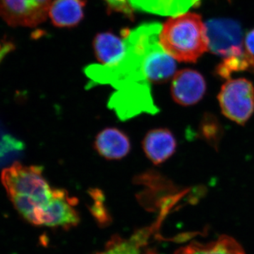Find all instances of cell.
<instances>
[{"instance_id":"ba28073f","label":"cell","mask_w":254,"mask_h":254,"mask_svg":"<svg viewBox=\"0 0 254 254\" xmlns=\"http://www.w3.org/2000/svg\"><path fill=\"white\" fill-rule=\"evenodd\" d=\"M77 200L70 197L64 190L54 189L53 195L48 204L40 215L38 226L62 227L68 229L79 223V215L75 209Z\"/></svg>"},{"instance_id":"9a60e30c","label":"cell","mask_w":254,"mask_h":254,"mask_svg":"<svg viewBox=\"0 0 254 254\" xmlns=\"http://www.w3.org/2000/svg\"><path fill=\"white\" fill-rule=\"evenodd\" d=\"M175 254H246L240 243L233 237L223 235L208 243L191 242L177 251Z\"/></svg>"},{"instance_id":"8fae6325","label":"cell","mask_w":254,"mask_h":254,"mask_svg":"<svg viewBox=\"0 0 254 254\" xmlns=\"http://www.w3.org/2000/svg\"><path fill=\"white\" fill-rule=\"evenodd\" d=\"M95 148L104 158L120 160L129 153L131 143L128 137L121 130L107 128L96 136Z\"/></svg>"},{"instance_id":"30bf717a","label":"cell","mask_w":254,"mask_h":254,"mask_svg":"<svg viewBox=\"0 0 254 254\" xmlns=\"http://www.w3.org/2000/svg\"><path fill=\"white\" fill-rule=\"evenodd\" d=\"M142 145L147 158L155 165H160L174 154L177 141L170 130L157 128L148 132Z\"/></svg>"},{"instance_id":"d6986e66","label":"cell","mask_w":254,"mask_h":254,"mask_svg":"<svg viewBox=\"0 0 254 254\" xmlns=\"http://www.w3.org/2000/svg\"><path fill=\"white\" fill-rule=\"evenodd\" d=\"M245 45L247 50L254 56V29L249 32L246 36Z\"/></svg>"},{"instance_id":"2e32d148","label":"cell","mask_w":254,"mask_h":254,"mask_svg":"<svg viewBox=\"0 0 254 254\" xmlns=\"http://www.w3.org/2000/svg\"><path fill=\"white\" fill-rule=\"evenodd\" d=\"M97 59L101 64L112 65L123 58L125 52L123 38L113 33H100L93 42Z\"/></svg>"},{"instance_id":"7c38bea8","label":"cell","mask_w":254,"mask_h":254,"mask_svg":"<svg viewBox=\"0 0 254 254\" xmlns=\"http://www.w3.org/2000/svg\"><path fill=\"white\" fill-rule=\"evenodd\" d=\"M152 233L153 227H145L128 239L113 237L104 250L95 254H157L153 250L145 248Z\"/></svg>"},{"instance_id":"e0dca14e","label":"cell","mask_w":254,"mask_h":254,"mask_svg":"<svg viewBox=\"0 0 254 254\" xmlns=\"http://www.w3.org/2000/svg\"><path fill=\"white\" fill-rule=\"evenodd\" d=\"M242 71H254V56L248 50L240 56L224 58L216 68L219 76L226 79H230L232 73Z\"/></svg>"},{"instance_id":"3957f363","label":"cell","mask_w":254,"mask_h":254,"mask_svg":"<svg viewBox=\"0 0 254 254\" xmlns=\"http://www.w3.org/2000/svg\"><path fill=\"white\" fill-rule=\"evenodd\" d=\"M159 41L172 58L185 63H195L208 50L205 24L195 13L185 12L169 18L162 26Z\"/></svg>"},{"instance_id":"ac0fdd59","label":"cell","mask_w":254,"mask_h":254,"mask_svg":"<svg viewBox=\"0 0 254 254\" xmlns=\"http://www.w3.org/2000/svg\"><path fill=\"white\" fill-rule=\"evenodd\" d=\"M108 4L109 11H113L121 13L130 19H133V9L130 0H104Z\"/></svg>"},{"instance_id":"5b68a950","label":"cell","mask_w":254,"mask_h":254,"mask_svg":"<svg viewBox=\"0 0 254 254\" xmlns=\"http://www.w3.org/2000/svg\"><path fill=\"white\" fill-rule=\"evenodd\" d=\"M108 107L124 121L142 113L158 112L148 83H133L117 90L110 97Z\"/></svg>"},{"instance_id":"8992f818","label":"cell","mask_w":254,"mask_h":254,"mask_svg":"<svg viewBox=\"0 0 254 254\" xmlns=\"http://www.w3.org/2000/svg\"><path fill=\"white\" fill-rule=\"evenodd\" d=\"M208 50L224 58L240 56L247 52L240 24L233 20L218 18L205 23Z\"/></svg>"},{"instance_id":"277c9868","label":"cell","mask_w":254,"mask_h":254,"mask_svg":"<svg viewBox=\"0 0 254 254\" xmlns=\"http://www.w3.org/2000/svg\"><path fill=\"white\" fill-rule=\"evenodd\" d=\"M218 98L223 115L239 125H245L254 113V86L247 78L227 80Z\"/></svg>"},{"instance_id":"7a4b0ae2","label":"cell","mask_w":254,"mask_h":254,"mask_svg":"<svg viewBox=\"0 0 254 254\" xmlns=\"http://www.w3.org/2000/svg\"><path fill=\"white\" fill-rule=\"evenodd\" d=\"M1 180L18 213L30 223L38 225L54 190L43 177V169L15 163L3 170Z\"/></svg>"},{"instance_id":"6da1fadb","label":"cell","mask_w":254,"mask_h":254,"mask_svg":"<svg viewBox=\"0 0 254 254\" xmlns=\"http://www.w3.org/2000/svg\"><path fill=\"white\" fill-rule=\"evenodd\" d=\"M162 25L145 23L133 30H123L125 52L118 63L112 65L93 64L84 68L89 78L88 88L110 85L116 90L136 83H148V66L152 52L160 45Z\"/></svg>"},{"instance_id":"9c48e42d","label":"cell","mask_w":254,"mask_h":254,"mask_svg":"<svg viewBox=\"0 0 254 254\" xmlns=\"http://www.w3.org/2000/svg\"><path fill=\"white\" fill-rule=\"evenodd\" d=\"M206 91L205 78L199 72L190 68L175 73L172 82L171 93L174 100L183 106L198 103Z\"/></svg>"},{"instance_id":"4fadbf2b","label":"cell","mask_w":254,"mask_h":254,"mask_svg":"<svg viewBox=\"0 0 254 254\" xmlns=\"http://www.w3.org/2000/svg\"><path fill=\"white\" fill-rule=\"evenodd\" d=\"M85 6V0H55L50 6L49 16L57 27H73L83 19Z\"/></svg>"},{"instance_id":"52a82bcc","label":"cell","mask_w":254,"mask_h":254,"mask_svg":"<svg viewBox=\"0 0 254 254\" xmlns=\"http://www.w3.org/2000/svg\"><path fill=\"white\" fill-rule=\"evenodd\" d=\"M52 0H0V18L11 27L33 28L49 16Z\"/></svg>"},{"instance_id":"5bb4252c","label":"cell","mask_w":254,"mask_h":254,"mask_svg":"<svg viewBox=\"0 0 254 254\" xmlns=\"http://www.w3.org/2000/svg\"><path fill=\"white\" fill-rule=\"evenodd\" d=\"M201 0H130L133 9L162 16H177L187 12Z\"/></svg>"}]
</instances>
